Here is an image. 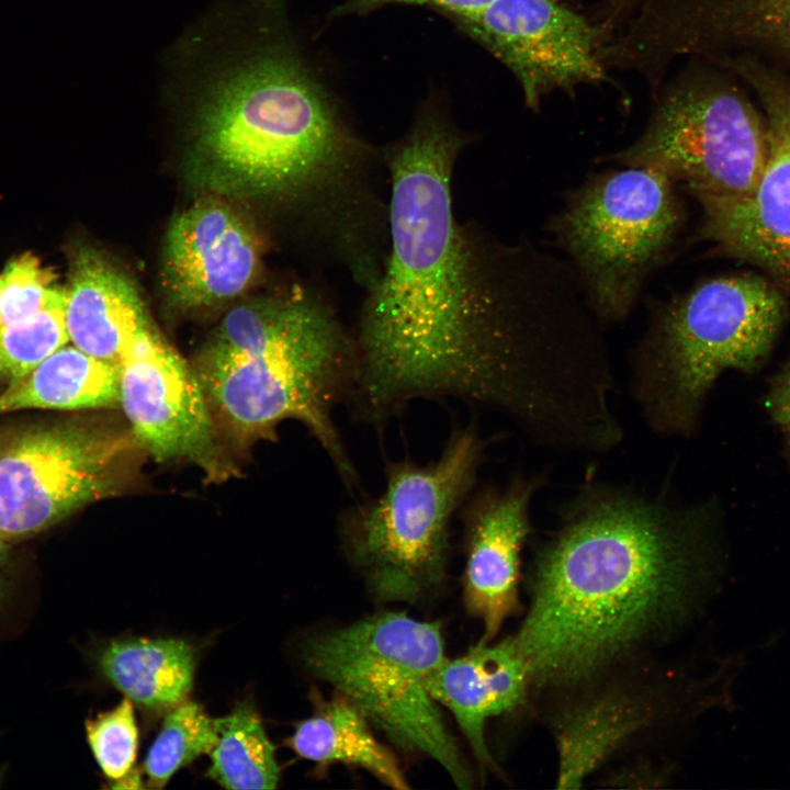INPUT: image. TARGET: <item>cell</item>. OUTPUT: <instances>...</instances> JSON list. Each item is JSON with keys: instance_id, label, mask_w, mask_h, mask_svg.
<instances>
[{"instance_id": "cell-1", "label": "cell", "mask_w": 790, "mask_h": 790, "mask_svg": "<svg viewBox=\"0 0 790 790\" xmlns=\"http://www.w3.org/2000/svg\"><path fill=\"white\" fill-rule=\"evenodd\" d=\"M464 145L427 106L385 151L387 255L353 335L349 403L379 426L410 400L459 398L561 449L585 433L608 386L600 323L569 264L458 221L451 180Z\"/></svg>"}, {"instance_id": "cell-2", "label": "cell", "mask_w": 790, "mask_h": 790, "mask_svg": "<svg viewBox=\"0 0 790 790\" xmlns=\"http://www.w3.org/2000/svg\"><path fill=\"white\" fill-rule=\"evenodd\" d=\"M161 97L185 125L196 184L304 202L328 258L368 266L387 233L373 151L293 33L286 0H217L167 46Z\"/></svg>"}, {"instance_id": "cell-3", "label": "cell", "mask_w": 790, "mask_h": 790, "mask_svg": "<svg viewBox=\"0 0 790 790\" xmlns=\"http://www.w3.org/2000/svg\"><path fill=\"white\" fill-rule=\"evenodd\" d=\"M711 503L589 486L539 549L512 636L532 688L576 691L676 635L718 555Z\"/></svg>"}, {"instance_id": "cell-4", "label": "cell", "mask_w": 790, "mask_h": 790, "mask_svg": "<svg viewBox=\"0 0 790 790\" xmlns=\"http://www.w3.org/2000/svg\"><path fill=\"white\" fill-rule=\"evenodd\" d=\"M222 436L246 445L301 422L349 488L358 473L335 424L357 377L353 335L334 309L307 293L230 309L191 364Z\"/></svg>"}, {"instance_id": "cell-5", "label": "cell", "mask_w": 790, "mask_h": 790, "mask_svg": "<svg viewBox=\"0 0 790 790\" xmlns=\"http://www.w3.org/2000/svg\"><path fill=\"white\" fill-rule=\"evenodd\" d=\"M786 316L781 291L755 274L712 278L662 302L632 364L633 396L648 425L690 433L718 376L760 365Z\"/></svg>"}, {"instance_id": "cell-6", "label": "cell", "mask_w": 790, "mask_h": 790, "mask_svg": "<svg viewBox=\"0 0 790 790\" xmlns=\"http://www.w3.org/2000/svg\"><path fill=\"white\" fill-rule=\"evenodd\" d=\"M300 658L397 747L435 760L455 787H472L469 766L427 686L445 659L438 622L379 612L307 636Z\"/></svg>"}, {"instance_id": "cell-7", "label": "cell", "mask_w": 790, "mask_h": 790, "mask_svg": "<svg viewBox=\"0 0 790 790\" xmlns=\"http://www.w3.org/2000/svg\"><path fill=\"white\" fill-rule=\"evenodd\" d=\"M484 449L473 425L458 428L435 461L388 462L384 490L342 512L345 554L379 601L418 603L441 587L451 521L472 495Z\"/></svg>"}, {"instance_id": "cell-8", "label": "cell", "mask_w": 790, "mask_h": 790, "mask_svg": "<svg viewBox=\"0 0 790 790\" xmlns=\"http://www.w3.org/2000/svg\"><path fill=\"white\" fill-rule=\"evenodd\" d=\"M676 182L646 167L591 176L568 194L551 230L600 324L623 320L670 255L684 224Z\"/></svg>"}, {"instance_id": "cell-9", "label": "cell", "mask_w": 790, "mask_h": 790, "mask_svg": "<svg viewBox=\"0 0 790 790\" xmlns=\"http://www.w3.org/2000/svg\"><path fill=\"white\" fill-rule=\"evenodd\" d=\"M767 155L763 114L727 79L691 68L657 91L641 135L610 160L657 170L690 194L742 198L756 187Z\"/></svg>"}, {"instance_id": "cell-10", "label": "cell", "mask_w": 790, "mask_h": 790, "mask_svg": "<svg viewBox=\"0 0 790 790\" xmlns=\"http://www.w3.org/2000/svg\"><path fill=\"white\" fill-rule=\"evenodd\" d=\"M136 445L132 433L81 422L18 435L0 449V534L38 532L116 495Z\"/></svg>"}, {"instance_id": "cell-11", "label": "cell", "mask_w": 790, "mask_h": 790, "mask_svg": "<svg viewBox=\"0 0 790 790\" xmlns=\"http://www.w3.org/2000/svg\"><path fill=\"white\" fill-rule=\"evenodd\" d=\"M119 366L120 406L138 448L159 462L196 465L213 482L236 474L194 369L150 323Z\"/></svg>"}, {"instance_id": "cell-12", "label": "cell", "mask_w": 790, "mask_h": 790, "mask_svg": "<svg viewBox=\"0 0 790 790\" xmlns=\"http://www.w3.org/2000/svg\"><path fill=\"white\" fill-rule=\"evenodd\" d=\"M755 91L768 139L763 173L751 193H692L701 206L700 236L790 289V82L746 55L722 60Z\"/></svg>"}, {"instance_id": "cell-13", "label": "cell", "mask_w": 790, "mask_h": 790, "mask_svg": "<svg viewBox=\"0 0 790 790\" xmlns=\"http://www.w3.org/2000/svg\"><path fill=\"white\" fill-rule=\"evenodd\" d=\"M450 20L512 72L534 111L553 92L608 79L599 57L607 35L560 0H493Z\"/></svg>"}, {"instance_id": "cell-14", "label": "cell", "mask_w": 790, "mask_h": 790, "mask_svg": "<svg viewBox=\"0 0 790 790\" xmlns=\"http://www.w3.org/2000/svg\"><path fill=\"white\" fill-rule=\"evenodd\" d=\"M620 674L574 691L556 714L557 788L582 787L622 746L676 720L685 709V691L676 678Z\"/></svg>"}, {"instance_id": "cell-15", "label": "cell", "mask_w": 790, "mask_h": 790, "mask_svg": "<svg viewBox=\"0 0 790 790\" xmlns=\"http://www.w3.org/2000/svg\"><path fill=\"white\" fill-rule=\"evenodd\" d=\"M259 262L252 227L232 205L210 196L169 223L162 248V286L178 309L208 308L241 294L256 276Z\"/></svg>"}, {"instance_id": "cell-16", "label": "cell", "mask_w": 790, "mask_h": 790, "mask_svg": "<svg viewBox=\"0 0 790 790\" xmlns=\"http://www.w3.org/2000/svg\"><path fill=\"white\" fill-rule=\"evenodd\" d=\"M542 479L516 476L503 487L471 495L462 506L464 600L492 640L520 608L519 580L523 545L531 533L530 505Z\"/></svg>"}, {"instance_id": "cell-17", "label": "cell", "mask_w": 790, "mask_h": 790, "mask_svg": "<svg viewBox=\"0 0 790 790\" xmlns=\"http://www.w3.org/2000/svg\"><path fill=\"white\" fill-rule=\"evenodd\" d=\"M481 641L454 659H445L428 678L433 699L454 716L481 775L497 768L488 749L487 721L520 708L532 689L528 665L514 637Z\"/></svg>"}, {"instance_id": "cell-18", "label": "cell", "mask_w": 790, "mask_h": 790, "mask_svg": "<svg viewBox=\"0 0 790 790\" xmlns=\"http://www.w3.org/2000/svg\"><path fill=\"white\" fill-rule=\"evenodd\" d=\"M65 292L69 341L98 359L119 364L150 323L133 281L94 249L76 255Z\"/></svg>"}, {"instance_id": "cell-19", "label": "cell", "mask_w": 790, "mask_h": 790, "mask_svg": "<svg viewBox=\"0 0 790 790\" xmlns=\"http://www.w3.org/2000/svg\"><path fill=\"white\" fill-rule=\"evenodd\" d=\"M101 675L143 710L162 713L188 700L196 652L177 637H127L106 643L98 655Z\"/></svg>"}, {"instance_id": "cell-20", "label": "cell", "mask_w": 790, "mask_h": 790, "mask_svg": "<svg viewBox=\"0 0 790 790\" xmlns=\"http://www.w3.org/2000/svg\"><path fill=\"white\" fill-rule=\"evenodd\" d=\"M309 716L296 722L285 744L301 758L317 765L341 764L362 768L385 786L408 789L397 758L373 733L366 716L345 696L328 699L313 693Z\"/></svg>"}, {"instance_id": "cell-21", "label": "cell", "mask_w": 790, "mask_h": 790, "mask_svg": "<svg viewBox=\"0 0 790 790\" xmlns=\"http://www.w3.org/2000/svg\"><path fill=\"white\" fill-rule=\"evenodd\" d=\"M120 406V366L64 346L0 393V414Z\"/></svg>"}, {"instance_id": "cell-22", "label": "cell", "mask_w": 790, "mask_h": 790, "mask_svg": "<svg viewBox=\"0 0 790 790\" xmlns=\"http://www.w3.org/2000/svg\"><path fill=\"white\" fill-rule=\"evenodd\" d=\"M216 741L210 752V779L227 789H273L280 781L274 746L249 699L214 719Z\"/></svg>"}, {"instance_id": "cell-23", "label": "cell", "mask_w": 790, "mask_h": 790, "mask_svg": "<svg viewBox=\"0 0 790 790\" xmlns=\"http://www.w3.org/2000/svg\"><path fill=\"white\" fill-rule=\"evenodd\" d=\"M695 14L715 52L752 47L790 61V0H696Z\"/></svg>"}, {"instance_id": "cell-24", "label": "cell", "mask_w": 790, "mask_h": 790, "mask_svg": "<svg viewBox=\"0 0 790 790\" xmlns=\"http://www.w3.org/2000/svg\"><path fill=\"white\" fill-rule=\"evenodd\" d=\"M215 741L214 719L202 706L185 700L169 710L144 760L147 787L163 788L178 770L208 755Z\"/></svg>"}, {"instance_id": "cell-25", "label": "cell", "mask_w": 790, "mask_h": 790, "mask_svg": "<svg viewBox=\"0 0 790 790\" xmlns=\"http://www.w3.org/2000/svg\"><path fill=\"white\" fill-rule=\"evenodd\" d=\"M65 305H55L0 328V379L12 383L69 341Z\"/></svg>"}, {"instance_id": "cell-26", "label": "cell", "mask_w": 790, "mask_h": 790, "mask_svg": "<svg viewBox=\"0 0 790 790\" xmlns=\"http://www.w3.org/2000/svg\"><path fill=\"white\" fill-rule=\"evenodd\" d=\"M86 732L91 752L111 787L136 769L138 729L134 703L128 698L87 721Z\"/></svg>"}, {"instance_id": "cell-27", "label": "cell", "mask_w": 790, "mask_h": 790, "mask_svg": "<svg viewBox=\"0 0 790 790\" xmlns=\"http://www.w3.org/2000/svg\"><path fill=\"white\" fill-rule=\"evenodd\" d=\"M66 303V292L54 285L38 260L24 255L0 273V328Z\"/></svg>"}, {"instance_id": "cell-28", "label": "cell", "mask_w": 790, "mask_h": 790, "mask_svg": "<svg viewBox=\"0 0 790 790\" xmlns=\"http://www.w3.org/2000/svg\"><path fill=\"white\" fill-rule=\"evenodd\" d=\"M493 0H343L329 13L330 19L364 15L386 5L406 4L427 7L452 19L476 12Z\"/></svg>"}, {"instance_id": "cell-29", "label": "cell", "mask_w": 790, "mask_h": 790, "mask_svg": "<svg viewBox=\"0 0 790 790\" xmlns=\"http://www.w3.org/2000/svg\"><path fill=\"white\" fill-rule=\"evenodd\" d=\"M767 406L790 450V359L772 381Z\"/></svg>"}, {"instance_id": "cell-30", "label": "cell", "mask_w": 790, "mask_h": 790, "mask_svg": "<svg viewBox=\"0 0 790 790\" xmlns=\"http://www.w3.org/2000/svg\"><path fill=\"white\" fill-rule=\"evenodd\" d=\"M622 8H634L642 0H614Z\"/></svg>"}, {"instance_id": "cell-31", "label": "cell", "mask_w": 790, "mask_h": 790, "mask_svg": "<svg viewBox=\"0 0 790 790\" xmlns=\"http://www.w3.org/2000/svg\"><path fill=\"white\" fill-rule=\"evenodd\" d=\"M4 554V538L0 534V557Z\"/></svg>"}, {"instance_id": "cell-32", "label": "cell", "mask_w": 790, "mask_h": 790, "mask_svg": "<svg viewBox=\"0 0 790 790\" xmlns=\"http://www.w3.org/2000/svg\"><path fill=\"white\" fill-rule=\"evenodd\" d=\"M0 781H1V774H0Z\"/></svg>"}]
</instances>
